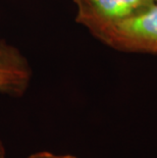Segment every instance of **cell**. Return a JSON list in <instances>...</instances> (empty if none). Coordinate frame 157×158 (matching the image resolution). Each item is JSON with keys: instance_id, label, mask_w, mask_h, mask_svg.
Segmentation results:
<instances>
[{"instance_id": "cell-4", "label": "cell", "mask_w": 157, "mask_h": 158, "mask_svg": "<svg viewBox=\"0 0 157 158\" xmlns=\"http://www.w3.org/2000/svg\"><path fill=\"white\" fill-rule=\"evenodd\" d=\"M27 158H79L71 154H55L49 151H39V152L33 153Z\"/></svg>"}, {"instance_id": "cell-1", "label": "cell", "mask_w": 157, "mask_h": 158, "mask_svg": "<svg viewBox=\"0 0 157 158\" xmlns=\"http://www.w3.org/2000/svg\"><path fill=\"white\" fill-rule=\"evenodd\" d=\"M95 38L122 52L157 55V2L144 11L109 27Z\"/></svg>"}, {"instance_id": "cell-3", "label": "cell", "mask_w": 157, "mask_h": 158, "mask_svg": "<svg viewBox=\"0 0 157 158\" xmlns=\"http://www.w3.org/2000/svg\"><path fill=\"white\" fill-rule=\"evenodd\" d=\"M32 80V69L18 48L0 40V93L21 97Z\"/></svg>"}, {"instance_id": "cell-2", "label": "cell", "mask_w": 157, "mask_h": 158, "mask_svg": "<svg viewBox=\"0 0 157 158\" xmlns=\"http://www.w3.org/2000/svg\"><path fill=\"white\" fill-rule=\"evenodd\" d=\"M76 21L96 37L109 27L149 8L156 0H73Z\"/></svg>"}, {"instance_id": "cell-6", "label": "cell", "mask_w": 157, "mask_h": 158, "mask_svg": "<svg viewBox=\"0 0 157 158\" xmlns=\"http://www.w3.org/2000/svg\"><path fill=\"white\" fill-rule=\"evenodd\" d=\"M156 2H157V0H156Z\"/></svg>"}, {"instance_id": "cell-5", "label": "cell", "mask_w": 157, "mask_h": 158, "mask_svg": "<svg viewBox=\"0 0 157 158\" xmlns=\"http://www.w3.org/2000/svg\"><path fill=\"white\" fill-rule=\"evenodd\" d=\"M6 156V149L5 146L1 141H0V158H5Z\"/></svg>"}]
</instances>
